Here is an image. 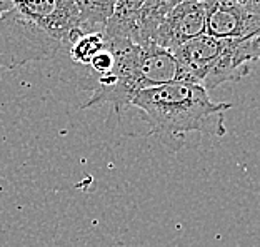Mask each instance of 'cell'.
<instances>
[{
  "label": "cell",
  "instance_id": "6da1fadb",
  "mask_svg": "<svg viewBox=\"0 0 260 247\" xmlns=\"http://www.w3.org/2000/svg\"><path fill=\"white\" fill-rule=\"evenodd\" d=\"M80 34L72 0H0V69L54 58Z\"/></svg>",
  "mask_w": 260,
  "mask_h": 247
},
{
  "label": "cell",
  "instance_id": "7a4b0ae2",
  "mask_svg": "<svg viewBox=\"0 0 260 247\" xmlns=\"http://www.w3.org/2000/svg\"><path fill=\"white\" fill-rule=\"evenodd\" d=\"M130 107L150 126L149 135L170 152H180L192 132L225 135V112L232 105L214 102L202 85L174 80L139 92Z\"/></svg>",
  "mask_w": 260,
  "mask_h": 247
},
{
  "label": "cell",
  "instance_id": "3957f363",
  "mask_svg": "<svg viewBox=\"0 0 260 247\" xmlns=\"http://www.w3.org/2000/svg\"><path fill=\"white\" fill-rule=\"evenodd\" d=\"M107 45L114 52V67L109 74L85 80L84 89L90 90V97L82 109L110 104L115 112H122L139 92L180 79L175 55L155 44L107 40Z\"/></svg>",
  "mask_w": 260,
  "mask_h": 247
},
{
  "label": "cell",
  "instance_id": "277c9868",
  "mask_svg": "<svg viewBox=\"0 0 260 247\" xmlns=\"http://www.w3.org/2000/svg\"><path fill=\"white\" fill-rule=\"evenodd\" d=\"M172 54L179 64V80L193 82L209 92L250 74L252 64L260 62V37L217 39L204 34Z\"/></svg>",
  "mask_w": 260,
  "mask_h": 247
},
{
  "label": "cell",
  "instance_id": "5b68a950",
  "mask_svg": "<svg viewBox=\"0 0 260 247\" xmlns=\"http://www.w3.org/2000/svg\"><path fill=\"white\" fill-rule=\"evenodd\" d=\"M205 34V5L202 0H185L170 9L152 34L150 44L174 52Z\"/></svg>",
  "mask_w": 260,
  "mask_h": 247
},
{
  "label": "cell",
  "instance_id": "8992f818",
  "mask_svg": "<svg viewBox=\"0 0 260 247\" xmlns=\"http://www.w3.org/2000/svg\"><path fill=\"white\" fill-rule=\"evenodd\" d=\"M205 5V34L217 39L260 37V17L235 0H202Z\"/></svg>",
  "mask_w": 260,
  "mask_h": 247
},
{
  "label": "cell",
  "instance_id": "52a82bcc",
  "mask_svg": "<svg viewBox=\"0 0 260 247\" xmlns=\"http://www.w3.org/2000/svg\"><path fill=\"white\" fill-rule=\"evenodd\" d=\"M80 10L84 32H104L115 10L117 0H72Z\"/></svg>",
  "mask_w": 260,
  "mask_h": 247
},
{
  "label": "cell",
  "instance_id": "ba28073f",
  "mask_svg": "<svg viewBox=\"0 0 260 247\" xmlns=\"http://www.w3.org/2000/svg\"><path fill=\"white\" fill-rule=\"evenodd\" d=\"M105 47H107V40L104 37V32H84L70 44L67 50L72 62L79 66H90L93 57Z\"/></svg>",
  "mask_w": 260,
  "mask_h": 247
},
{
  "label": "cell",
  "instance_id": "9c48e42d",
  "mask_svg": "<svg viewBox=\"0 0 260 247\" xmlns=\"http://www.w3.org/2000/svg\"><path fill=\"white\" fill-rule=\"evenodd\" d=\"M237 4H240L245 10H249L250 14L260 17V0H235Z\"/></svg>",
  "mask_w": 260,
  "mask_h": 247
}]
</instances>
